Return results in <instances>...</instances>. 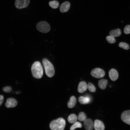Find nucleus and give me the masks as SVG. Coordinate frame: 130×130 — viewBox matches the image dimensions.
I'll use <instances>...</instances> for the list:
<instances>
[{"label": "nucleus", "mask_w": 130, "mask_h": 130, "mask_svg": "<svg viewBox=\"0 0 130 130\" xmlns=\"http://www.w3.org/2000/svg\"><path fill=\"white\" fill-rule=\"evenodd\" d=\"M31 71L32 76L36 79H40L43 76V68L41 63L39 61H36L32 64L31 68Z\"/></svg>", "instance_id": "obj_1"}, {"label": "nucleus", "mask_w": 130, "mask_h": 130, "mask_svg": "<svg viewBox=\"0 0 130 130\" xmlns=\"http://www.w3.org/2000/svg\"><path fill=\"white\" fill-rule=\"evenodd\" d=\"M42 63L46 75L50 78L53 77L55 73V70L53 64L46 58L42 60Z\"/></svg>", "instance_id": "obj_2"}, {"label": "nucleus", "mask_w": 130, "mask_h": 130, "mask_svg": "<svg viewBox=\"0 0 130 130\" xmlns=\"http://www.w3.org/2000/svg\"><path fill=\"white\" fill-rule=\"evenodd\" d=\"M65 125V121L60 118L52 121L51 123L50 126L52 130H63Z\"/></svg>", "instance_id": "obj_3"}, {"label": "nucleus", "mask_w": 130, "mask_h": 130, "mask_svg": "<svg viewBox=\"0 0 130 130\" xmlns=\"http://www.w3.org/2000/svg\"><path fill=\"white\" fill-rule=\"evenodd\" d=\"M36 28L39 31L44 33L49 32L51 29L49 24L45 21H42L38 23L37 25Z\"/></svg>", "instance_id": "obj_4"}, {"label": "nucleus", "mask_w": 130, "mask_h": 130, "mask_svg": "<svg viewBox=\"0 0 130 130\" xmlns=\"http://www.w3.org/2000/svg\"><path fill=\"white\" fill-rule=\"evenodd\" d=\"M91 75L96 78H100L104 77L105 73L102 69L100 68H96L93 69L91 73Z\"/></svg>", "instance_id": "obj_5"}, {"label": "nucleus", "mask_w": 130, "mask_h": 130, "mask_svg": "<svg viewBox=\"0 0 130 130\" xmlns=\"http://www.w3.org/2000/svg\"><path fill=\"white\" fill-rule=\"evenodd\" d=\"M30 2V0H15V6L18 9H22L27 7Z\"/></svg>", "instance_id": "obj_6"}, {"label": "nucleus", "mask_w": 130, "mask_h": 130, "mask_svg": "<svg viewBox=\"0 0 130 130\" xmlns=\"http://www.w3.org/2000/svg\"><path fill=\"white\" fill-rule=\"evenodd\" d=\"M121 119L123 122L130 125V110L123 112L121 115Z\"/></svg>", "instance_id": "obj_7"}, {"label": "nucleus", "mask_w": 130, "mask_h": 130, "mask_svg": "<svg viewBox=\"0 0 130 130\" xmlns=\"http://www.w3.org/2000/svg\"><path fill=\"white\" fill-rule=\"evenodd\" d=\"M17 100L13 98H11L7 99L5 106L7 108H14L17 106Z\"/></svg>", "instance_id": "obj_8"}, {"label": "nucleus", "mask_w": 130, "mask_h": 130, "mask_svg": "<svg viewBox=\"0 0 130 130\" xmlns=\"http://www.w3.org/2000/svg\"><path fill=\"white\" fill-rule=\"evenodd\" d=\"M84 122V126L86 130H92L93 129L94 123L91 119H87Z\"/></svg>", "instance_id": "obj_9"}, {"label": "nucleus", "mask_w": 130, "mask_h": 130, "mask_svg": "<svg viewBox=\"0 0 130 130\" xmlns=\"http://www.w3.org/2000/svg\"><path fill=\"white\" fill-rule=\"evenodd\" d=\"M109 75L110 79L113 81L116 80L119 77L117 71L114 69H112L110 70Z\"/></svg>", "instance_id": "obj_10"}, {"label": "nucleus", "mask_w": 130, "mask_h": 130, "mask_svg": "<svg viewBox=\"0 0 130 130\" xmlns=\"http://www.w3.org/2000/svg\"><path fill=\"white\" fill-rule=\"evenodd\" d=\"M88 85L84 81L80 82L78 85V91L79 93H82L85 92L88 89Z\"/></svg>", "instance_id": "obj_11"}, {"label": "nucleus", "mask_w": 130, "mask_h": 130, "mask_svg": "<svg viewBox=\"0 0 130 130\" xmlns=\"http://www.w3.org/2000/svg\"><path fill=\"white\" fill-rule=\"evenodd\" d=\"M94 128L95 130H104L105 129L104 125L101 121L98 120H95Z\"/></svg>", "instance_id": "obj_12"}, {"label": "nucleus", "mask_w": 130, "mask_h": 130, "mask_svg": "<svg viewBox=\"0 0 130 130\" xmlns=\"http://www.w3.org/2000/svg\"><path fill=\"white\" fill-rule=\"evenodd\" d=\"M70 6V3L68 2H65L62 3L60 8V12L64 13L67 12L69 9Z\"/></svg>", "instance_id": "obj_13"}, {"label": "nucleus", "mask_w": 130, "mask_h": 130, "mask_svg": "<svg viewBox=\"0 0 130 130\" xmlns=\"http://www.w3.org/2000/svg\"><path fill=\"white\" fill-rule=\"evenodd\" d=\"M121 31L119 28L112 30L110 31L109 33L110 36L114 37H119L121 36Z\"/></svg>", "instance_id": "obj_14"}, {"label": "nucleus", "mask_w": 130, "mask_h": 130, "mask_svg": "<svg viewBox=\"0 0 130 130\" xmlns=\"http://www.w3.org/2000/svg\"><path fill=\"white\" fill-rule=\"evenodd\" d=\"M108 84V81L105 79H102L99 81L98 85L100 89L104 90L106 89Z\"/></svg>", "instance_id": "obj_15"}, {"label": "nucleus", "mask_w": 130, "mask_h": 130, "mask_svg": "<svg viewBox=\"0 0 130 130\" xmlns=\"http://www.w3.org/2000/svg\"><path fill=\"white\" fill-rule=\"evenodd\" d=\"M76 103V99L75 97L72 96L70 97V100L68 103V107L72 108L74 107Z\"/></svg>", "instance_id": "obj_16"}, {"label": "nucleus", "mask_w": 130, "mask_h": 130, "mask_svg": "<svg viewBox=\"0 0 130 130\" xmlns=\"http://www.w3.org/2000/svg\"><path fill=\"white\" fill-rule=\"evenodd\" d=\"M78 101L80 104L83 105H86L89 102L90 100L88 98L81 96L79 98Z\"/></svg>", "instance_id": "obj_17"}, {"label": "nucleus", "mask_w": 130, "mask_h": 130, "mask_svg": "<svg viewBox=\"0 0 130 130\" xmlns=\"http://www.w3.org/2000/svg\"><path fill=\"white\" fill-rule=\"evenodd\" d=\"M77 119V117L74 114L70 115L68 118V121L71 124L74 123L76 122Z\"/></svg>", "instance_id": "obj_18"}, {"label": "nucleus", "mask_w": 130, "mask_h": 130, "mask_svg": "<svg viewBox=\"0 0 130 130\" xmlns=\"http://www.w3.org/2000/svg\"><path fill=\"white\" fill-rule=\"evenodd\" d=\"M77 119L80 121H84L87 119V116L84 113L81 112L79 113Z\"/></svg>", "instance_id": "obj_19"}, {"label": "nucleus", "mask_w": 130, "mask_h": 130, "mask_svg": "<svg viewBox=\"0 0 130 130\" xmlns=\"http://www.w3.org/2000/svg\"><path fill=\"white\" fill-rule=\"evenodd\" d=\"M50 6L53 9H56L59 6V3L56 1H51L49 3Z\"/></svg>", "instance_id": "obj_20"}, {"label": "nucleus", "mask_w": 130, "mask_h": 130, "mask_svg": "<svg viewBox=\"0 0 130 130\" xmlns=\"http://www.w3.org/2000/svg\"><path fill=\"white\" fill-rule=\"evenodd\" d=\"M119 46L120 47L125 50H128L130 48L129 45L127 43L124 42H122L120 43L119 44Z\"/></svg>", "instance_id": "obj_21"}, {"label": "nucleus", "mask_w": 130, "mask_h": 130, "mask_svg": "<svg viewBox=\"0 0 130 130\" xmlns=\"http://www.w3.org/2000/svg\"><path fill=\"white\" fill-rule=\"evenodd\" d=\"M82 126V124L79 122H76L71 127L70 129L71 130H74L77 128H81Z\"/></svg>", "instance_id": "obj_22"}, {"label": "nucleus", "mask_w": 130, "mask_h": 130, "mask_svg": "<svg viewBox=\"0 0 130 130\" xmlns=\"http://www.w3.org/2000/svg\"><path fill=\"white\" fill-rule=\"evenodd\" d=\"M106 39L108 42L110 44L114 43L116 42L115 37L110 36H107Z\"/></svg>", "instance_id": "obj_23"}, {"label": "nucleus", "mask_w": 130, "mask_h": 130, "mask_svg": "<svg viewBox=\"0 0 130 130\" xmlns=\"http://www.w3.org/2000/svg\"><path fill=\"white\" fill-rule=\"evenodd\" d=\"M88 85V88L89 91L92 93H94L96 91V88L91 83H89Z\"/></svg>", "instance_id": "obj_24"}, {"label": "nucleus", "mask_w": 130, "mask_h": 130, "mask_svg": "<svg viewBox=\"0 0 130 130\" xmlns=\"http://www.w3.org/2000/svg\"><path fill=\"white\" fill-rule=\"evenodd\" d=\"M124 33L126 34H130V25H128L124 28Z\"/></svg>", "instance_id": "obj_25"}, {"label": "nucleus", "mask_w": 130, "mask_h": 130, "mask_svg": "<svg viewBox=\"0 0 130 130\" xmlns=\"http://www.w3.org/2000/svg\"><path fill=\"white\" fill-rule=\"evenodd\" d=\"M12 90V88L10 86H6L3 88V91L4 92L6 93H9Z\"/></svg>", "instance_id": "obj_26"}, {"label": "nucleus", "mask_w": 130, "mask_h": 130, "mask_svg": "<svg viewBox=\"0 0 130 130\" xmlns=\"http://www.w3.org/2000/svg\"><path fill=\"white\" fill-rule=\"evenodd\" d=\"M4 100V97L3 95H0V106L3 103Z\"/></svg>", "instance_id": "obj_27"}, {"label": "nucleus", "mask_w": 130, "mask_h": 130, "mask_svg": "<svg viewBox=\"0 0 130 130\" xmlns=\"http://www.w3.org/2000/svg\"><path fill=\"white\" fill-rule=\"evenodd\" d=\"M16 94H19V92H16Z\"/></svg>", "instance_id": "obj_28"}]
</instances>
